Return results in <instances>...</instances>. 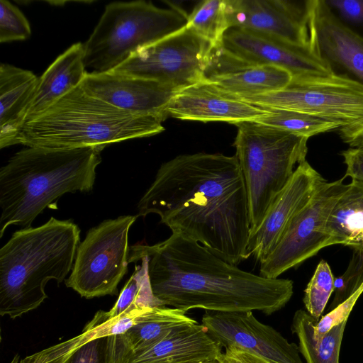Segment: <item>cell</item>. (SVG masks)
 Here are the masks:
<instances>
[{
	"label": "cell",
	"instance_id": "ab89813d",
	"mask_svg": "<svg viewBox=\"0 0 363 363\" xmlns=\"http://www.w3.org/2000/svg\"><path fill=\"white\" fill-rule=\"evenodd\" d=\"M348 246H351L352 247L356 246H363V229L356 236V238L352 240Z\"/></svg>",
	"mask_w": 363,
	"mask_h": 363
},
{
	"label": "cell",
	"instance_id": "836d02e7",
	"mask_svg": "<svg viewBox=\"0 0 363 363\" xmlns=\"http://www.w3.org/2000/svg\"><path fill=\"white\" fill-rule=\"evenodd\" d=\"M112 336L96 338L85 343L59 363H109Z\"/></svg>",
	"mask_w": 363,
	"mask_h": 363
},
{
	"label": "cell",
	"instance_id": "277c9868",
	"mask_svg": "<svg viewBox=\"0 0 363 363\" xmlns=\"http://www.w3.org/2000/svg\"><path fill=\"white\" fill-rule=\"evenodd\" d=\"M79 241L75 223L52 216L16 231L0 250V315L14 319L38 308L47 282L60 284L72 271Z\"/></svg>",
	"mask_w": 363,
	"mask_h": 363
},
{
	"label": "cell",
	"instance_id": "d590c367",
	"mask_svg": "<svg viewBox=\"0 0 363 363\" xmlns=\"http://www.w3.org/2000/svg\"><path fill=\"white\" fill-rule=\"evenodd\" d=\"M341 155L346 165L345 177L363 182V148L350 147Z\"/></svg>",
	"mask_w": 363,
	"mask_h": 363
},
{
	"label": "cell",
	"instance_id": "f35d334b",
	"mask_svg": "<svg viewBox=\"0 0 363 363\" xmlns=\"http://www.w3.org/2000/svg\"><path fill=\"white\" fill-rule=\"evenodd\" d=\"M348 145L350 147L363 148V133L350 141Z\"/></svg>",
	"mask_w": 363,
	"mask_h": 363
},
{
	"label": "cell",
	"instance_id": "cb8c5ba5",
	"mask_svg": "<svg viewBox=\"0 0 363 363\" xmlns=\"http://www.w3.org/2000/svg\"><path fill=\"white\" fill-rule=\"evenodd\" d=\"M318 320L303 310L293 318L291 331L298 339V349L306 363H339L340 351L347 320L334 326L315 340L314 330Z\"/></svg>",
	"mask_w": 363,
	"mask_h": 363
},
{
	"label": "cell",
	"instance_id": "ffe728a7",
	"mask_svg": "<svg viewBox=\"0 0 363 363\" xmlns=\"http://www.w3.org/2000/svg\"><path fill=\"white\" fill-rule=\"evenodd\" d=\"M222 347L198 323L172 330L153 345L131 352L125 342V363H201L217 359Z\"/></svg>",
	"mask_w": 363,
	"mask_h": 363
},
{
	"label": "cell",
	"instance_id": "3957f363",
	"mask_svg": "<svg viewBox=\"0 0 363 363\" xmlns=\"http://www.w3.org/2000/svg\"><path fill=\"white\" fill-rule=\"evenodd\" d=\"M103 150L28 147L0 169V238L11 225L31 227L66 193L92 190Z\"/></svg>",
	"mask_w": 363,
	"mask_h": 363
},
{
	"label": "cell",
	"instance_id": "f546056e",
	"mask_svg": "<svg viewBox=\"0 0 363 363\" xmlns=\"http://www.w3.org/2000/svg\"><path fill=\"white\" fill-rule=\"evenodd\" d=\"M334 290L335 278L330 267L322 259L304 291L303 303L307 312L319 320Z\"/></svg>",
	"mask_w": 363,
	"mask_h": 363
},
{
	"label": "cell",
	"instance_id": "4dcf8cb0",
	"mask_svg": "<svg viewBox=\"0 0 363 363\" xmlns=\"http://www.w3.org/2000/svg\"><path fill=\"white\" fill-rule=\"evenodd\" d=\"M353 255L345 273L335 278V298L330 310L354 294L363 284V246L353 247Z\"/></svg>",
	"mask_w": 363,
	"mask_h": 363
},
{
	"label": "cell",
	"instance_id": "5b68a950",
	"mask_svg": "<svg viewBox=\"0 0 363 363\" xmlns=\"http://www.w3.org/2000/svg\"><path fill=\"white\" fill-rule=\"evenodd\" d=\"M164 118L136 116L89 94L81 84L40 116L26 123L18 144L69 149L95 147L149 137L164 130Z\"/></svg>",
	"mask_w": 363,
	"mask_h": 363
},
{
	"label": "cell",
	"instance_id": "9a60e30c",
	"mask_svg": "<svg viewBox=\"0 0 363 363\" xmlns=\"http://www.w3.org/2000/svg\"><path fill=\"white\" fill-rule=\"evenodd\" d=\"M81 86L89 94L121 110L164 120L169 117V102L179 91L156 81L113 71L86 72Z\"/></svg>",
	"mask_w": 363,
	"mask_h": 363
},
{
	"label": "cell",
	"instance_id": "60d3db41",
	"mask_svg": "<svg viewBox=\"0 0 363 363\" xmlns=\"http://www.w3.org/2000/svg\"><path fill=\"white\" fill-rule=\"evenodd\" d=\"M248 357L252 363H272L263 358L247 353Z\"/></svg>",
	"mask_w": 363,
	"mask_h": 363
},
{
	"label": "cell",
	"instance_id": "ba28073f",
	"mask_svg": "<svg viewBox=\"0 0 363 363\" xmlns=\"http://www.w3.org/2000/svg\"><path fill=\"white\" fill-rule=\"evenodd\" d=\"M240 99L263 108L303 112L337 123L347 144L363 133V85L345 77H292L280 90Z\"/></svg>",
	"mask_w": 363,
	"mask_h": 363
},
{
	"label": "cell",
	"instance_id": "d6986e66",
	"mask_svg": "<svg viewBox=\"0 0 363 363\" xmlns=\"http://www.w3.org/2000/svg\"><path fill=\"white\" fill-rule=\"evenodd\" d=\"M291 79V74L284 69L244 61L220 47L212 48L204 72V81L239 98L280 90L286 86Z\"/></svg>",
	"mask_w": 363,
	"mask_h": 363
},
{
	"label": "cell",
	"instance_id": "5bb4252c",
	"mask_svg": "<svg viewBox=\"0 0 363 363\" xmlns=\"http://www.w3.org/2000/svg\"><path fill=\"white\" fill-rule=\"evenodd\" d=\"M309 45L332 72L363 85V39L342 24L324 0H308Z\"/></svg>",
	"mask_w": 363,
	"mask_h": 363
},
{
	"label": "cell",
	"instance_id": "7c38bea8",
	"mask_svg": "<svg viewBox=\"0 0 363 363\" xmlns=\"http://www.w3.org/2000/svg\"><path fill=\"white\" fill-rule=\"evenodd\" d=\"M201 324L225 350H238L272 363H303L298 346L289 342L270 325L259 321L252 311H206Z\"/></svg>",
	"mask_w": 363,
	"mask_h": 363
},
{
	"label": "cell",
	"instance_id": "7bdbcfd3",
	"mask_svg": "<svg viewBox=\"0 0 363 363\" xmlns=\"http://www.w3.org/2000/svg\"><path fill=\"white\" fill-rule=\"evenodd\" d=\"M201 363H220V362H219V361L216 359V360L211 361V362H201Z\"/></svg>",
	"mask_w": 363,
	"mask_h": 363
},
{
	"label": "cell",
	"instance_id": "9c48e42d",
	"mask_svg": "<svg viewBox=\"0 0 363 363\" xmlns=\"http://www.w3.org/2000/svg\"><path fill=\"white\" fill-rule=\"evenodd\" d=\"M137 217L107 219L91 228L78 245L65 285L86 298L117 295L128 270V232Z\"/></svg>",
	"mask_w": 363,
	"mask_h": 363
},
{
	"label": "cell",
	"instance_id": "b9f144b4",
	"mask_svg": "<svg viewBox=\"0 0 363 363\" xmlns=\"http://www.w3.org/2000/svg\"><path fill=\"white\" fill-rule=\"evenodd\" d=\"M9 363H22L18 354H16Z\"/></svg>",
	"mask_w": 363,
	"mask_h": 363
},
{
	"label": "cell",
	"instance_id": "1f68e13d",
	"mask_svg": "<svg viewBox=\"0 0 363 363\" xmlns=\"http://www.w3.org/2000/svg\"><path fill=\"white\" fill-rule=\"evenodd\" d=\"M31 34L28 21L16 6L7 0L0 1V42L24 40Z\"/></svg>",
	"mask_w": 363,
	"mask_h": 363
},
{
	"label": "cell",
	"instance_id": "d4e9b609",
	"mask_svg": "<svg viewBox=\"0 0 363 363\" xmlns=\"http://www.w3.org/2000/svg\"><path fill=\"white\" fill-rule=\"evenodd\" d=\"M196 323L181 309L166 306L152 307L123 336L134 352L153 345L176 328Z\"/></svg>",
	"mask_w": 363,
	"mask_h": 363
},
{
	"label": "cell",
	"instance_id": "e0dca14e",
	"mask_svg": "<svg viewBox=\"0 0 363 363\" xmlns=\"http://www.w3.org/2000/svg\"><path fill=\"white\" fill-rule=\"evenodd\" d=\"M325 181L306 161L296 167L261 225L249 238L247 252L259 262L278 244L292 219L311 201Z\"/></svg>",
	"mask_w": 363,
	"mask_h": 363
},
{
	"label": "cell",
	"instance_id": "d6a6232c",
	"mask_svg": "<svg viewBox=\"0 0 363 363\" xmlns=\"http://www.w3.org/2000/svg\"><path fill=\"white\" fill-rule=\"evenodd\" d=\"M335 18L363 39V0H324Z\"/></svg>",
	"mask_w": 363,
	"mask_h": 363
},
{
	"label": "cell",
	"instance_id": "74e56055",
	"mask_svg": "<svg viewBox=\"0 0 363 363\" xmlns=\"http://www.w3.org/2000/svg\"><path fill=\"white\" fill-rule=\"evenodd\" d=\"M217 360L220 363H252L247 352L238 350H225Z\"/></svg>",
	"mask_w": 363,
	"mask_h": 363
},
{
	"label": "cell",
	"instance_id": "7a4b0ae2",
	"mask_svg": "<svg viewBox=\"0 0 363 363\" xmlns=\"http://www.w3.org/2000/svg\"><path fill=\"white\" fill-rule=\"evenodd\" d=\"M148 258L154 295L163 303L187 311H261L271 315L285 306L294 292L287 279H269L244 271L202 245L172 233L153 245L130 247L128 262Z\"/></svg>",
	"mask_w": 363,
	"mask_h": 363
},
{
	"label": "cell",
	"instance_id": "8992f818",
	"mask_svg": "<svg viewBox=\"0 0 363 363\" xmlns=\"http://www.w3.org/2000/svg\"><path fill=\"white\" fill-rule=\"evenodd\" d=\"M233 145L244 178L250 233L291 178L296 164L306 160L308 138L255 121L235 123Z\"/></svg>",
	"mask_w": 363,
	"mask_h": 363
},
{
	"label": "cell",
	"instance_id": "44dd1931",
	"mask_svg": "<svg viewBox=\"0 0 363 363\" xmlns=\"http://www.w3.org/2000/svg\"><path fill=\"white\" fill-rule=\"evenodd\" d=\"M38 78L30 71L0 65V148L18 144Z\"/></svg>",
	"mask_w": 363,
	"mask_h": 363
},
{
	"label": "cell",
	"instance_id": "83f0119b",
	"mask_svg": "<svg viewBox=\"0 0 363 363\" xmlns=\"http://www.w3.org/2000/svg\"><path fill=\"white\" fill-rule=\"evenodd\" d=\"M186 28L208 41L213 48L222 45L230 28L226 14V0H204L196 4L188 15Z\"/></svg>",
	"mask_w": 363,
	"mask_h": 363
},
{
	"label": "cell",
	"instance_id": "603a6c76",
	"mask_svg": "<svg viewBox=\"0 0 363 363\" xmlns=\"http://www.w3.org/2000/svg\"><path fill=\"white\" fill-rule=\"evenodd\" d=\"M148 308L134 310L117 317L99 311L77 337L46 348L21 359L22 363H59L71 352L94 339L123 335L132 328Z\"/></svg>",
	"mask_w": 363,
	"mask_h": 363
},
{
	"label": "cell",
	"instance_id": "2e32d148",
	"mask_svg": "<svg viewBox=\"0 0 363 363\" xmlns=\"http://www.w3.org/2000/svg\"><path fill=\"white\" fill-rule=\"evenodd\" d=\"M230 27L247 29L300 45H310L307 1L226 0Z\"/></svg>",
	"mask_w": 363,
	"mask_h": 363
},
{
	"label": "cell",
	"instance_id": "7402d4cb",
	"mask_svg": "<svg viewBox=\"0 0 363 363\" xmlns=\"http://www.w3.org/2000/svg\"><path fill=\"white\" fill-rule=\"evenodd\" d=\"M86 72L83 43H74L59 55L38 78L25 123L40 116L61 98L79 86Z\"/></svg>",
	"mask_w": 363,
	"mask_h": 363
},
{
	"label": "cell",
	"instance_id": "e575fe53",
	"mask_svg": "<svg viewBox=\"0 0 363 363\" xmlns=\"http://www.w3.org/2000/svg\"><path fill=\"white\" fill-rule=\"evenodd\" d=\"M362 292L363 284L350 298L318 320L314 330L315 340L320 339L334 326L347 320L356 301Z\"/></svg>",
	"mask_w": 363,
	"mask_h": 363
},
{
	"label": "cell",
	"instance_id": "6da1fadb",
	"mask_svg": "<svg viewBox=\"0 0 363 363\" xmlns=\"http://www.w3.org/2000/svg\"><path fill=\"white\" fill-rule=\"evenodd\" d=\"M138 210V216L157 214L172 233L230 264L250 257L248 200L236 155L197 152L163 163Z\"/></svg>",
	"mask_w": 363,
	"mask_h": 363
},
{
	"label": "cell",
	"instance_id": "8d00e7d4",
	"mask_svg": "<svg viewBox=\"0 0 363 363\" xmlns=\"http://www.w3.org/2000/svg\"><path fill=\"white\" fill-rule=\"evenodd\" d=\"M125 342L123 335L112 336V346L109 363H125Z\"/></svg>",
	"mask_w": 363,
	"mask_h": 363
},
{
	"label": "cell",
	"instance_id": "52a82bcc",
	"mask_svg": "<svg viewBox=\"0 0 363 363\" xmlns=\"http://www.w3.org/2000/svg\"><path fill=\"white\" fill-rule=\"evenodd\" d=\"M170 6L162 9L145 1L106 5L94 31L83 43L86 68L97 72L111 71L138 50L186 28V13Z\"/></svg>",
	"mask_w": 363,
	"mask_h": 363
},
{
	"label": "cell",
	"instance_id": "f1b7e54d",
	"mask_svg": "<svg viewBox=\"0 0 363 363\" xmlns=\"http://www.w3.org/2000/svg\"><path fill=\"white\" fill-rule=\"evenodd\" d=\"M268 109L270 111L269 116L255 122L308 138L319 133L337 130L340 128L337 123L308 113L285 109Z\"/></svg>",
	"mask_w": 363,
	"mask_h": 363
},
{
	"label": "cell",
	"instance_id": "4fadbf2b",
	"mask_svg": "<svg viewBox=\"0 0 363 363\" xmlns=\"http://www.w3.org/2000/svg\"><path fill=\"white\" fill-rule=\"evenodd\" d=\"M220 48L244 61L284 69L292 77L334 74L310 45L294 44L238 27L227 30Z\"/></svg>",
	"mask_w": 363,
	"mask_h": 363
},
{
	"label": "cell",
	"instance_id": "484cf974",
	"mask_svg": "<svg viewBox=\"0 0 363 363\" xmlns=\"http://www.w3.org/2000/svg\"><path fill=\"white\" fill-rule=\"evenodd\" d=\"M363 229V182L352 179L333 207L325 230L333 245H349Z\"/></svg>",
	"mask_w": 363,
	"mask_h": 363
},
{
	"label": "cell",
	"instance_id": "4316f807",
	"mask_svg": "<svg viewBox=\"0 0 363 363\" xmlns=\"http://www.w3.org/2000/svg\"><path fill=\"white\" fill-rule=\"evenodd\" d=\"M135 271L122 289L114 306L108 311V315L117 317L134 310L163 306V303L154 295L149 274L148 258L140 257L135 263Z\"/></svg>",
	"mask_w": 363,
	"mask_h": 363
},
{
	"label": "cell",
	"instance_id": "8fae6325",
	"mask_svg": "<svg viewBox=\"0 0 363 363\" xmlns=\"http://www.w3.org/2000/svg\"><path fill=\"white\" fill-rule=\"evenodd\" d=\"M344 179L321 184L308 205L292 219L278 244L259 262L260 276L277 279L333 245L325 227L333 207L348 186Z\"/></svg>",
	"mask_w": 363,
	"mask_h": 363
},
{
	"label": "cell",
	"instance_id": "30bf717a",
	"mask_svg": "<svg viewBox=\"0 0 363 363\" xmlns=\"http://www.w3.org/2000/svg\"><path fill=\"white\" fill-rule=\"evenodd\" d=\"M212 48L208 41L186 27L138 50L111 71L156 81L180 90L204 81Z\"/></svg>",
	"mask_w": 363,
	"mask_h": 363
},
{
	"label": "cell",
	"instance_id": "ac0fdd59",
	"mask_svg": "<svg viewBox=\"0 0 363 363\" xmlns=\"http://www.w3.org/2000/svg\"><path fill=\"white\" fill-rule=\"evenodd\" d=\"M167 113L169 117L181 120L235 124L257 121L269 116L270 111L228 94L211 82L201 81L179 90L169 102Z\"/></svg>",
	"mask_w": 363,
	"mask_h": 363
}]
</instances>
